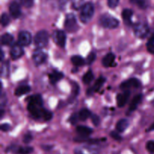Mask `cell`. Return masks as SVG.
<instances>
[{"label": "cell", "instance_id": "1", "mask_svg": "<svg viewBox=\"0 0 154 154\" xmlns=\"http://www.w3.org/2000/svg\"><path fill=\"white\" fill-rule=\"evenodd\" d=\"M27 109L30 114L35 119H43L44 120L48 121L51 119V118L53 117L52 113L44 108L43 105L42 104L29 101Z\"/></svg>", "mask_w": 154, "mask_h": 154}, {"label": "cell", "instance_id": "2", "mask_svg": "<svg viewBox=\"0 0 154 154\" xmlns=\"http://www.w3.org/2000/svg\"><path fill=\"white\" fill-rule=\"evenodd\" d=\"M95 8L93 3L87 2L84 5L80 13V20L84 24H87L91 21L94 14Z\"/></svg>", "mask_w": 154, "mask_h": 154}, {"label": "cell", "instance_id": "3", "mask_svg": "<svg viewBox=\"0 0 154 154\" xmlns=\"http://www.w3.org/2000/svg\"><path fill=\"white\" fill-rule=\"evenodd\" d=\"M49 42V34L46 30H40L35 34L34 42L38 49L45 48Z\"/></svg>", "mask_w": 154, "mask_h": 154}, {"label": "cell", "instance_id": "4", "mask_svg": "<svg viewBox=\"0 0 154 154\" xmlns=\"http://www.w3.org/2000/svg\"><path fill=\"white\" fill-rule=\"evenodd\" d=\"M99 23L102 27L108 29L117 28L120 24L117 18H114L113 16L108 14H105L101 16L100 19H99Z\"/></svg>", "mask_w": 154, "mask_h": 154}, {"label": "cell", "instance_id": "5", "mask_svg": "<svg viewBox=\"0 0 154 154\" xmlns=\"http://www.w3.org/2000/svg\"><path fill=\"white\" fill-rule=\"evenodd\" d=\"M65 29L69 33H75L78 30V25L76 18L73 14H68L64 23Z\"/></svg>", "mask_w": 154, "mask_h": 154}, {"label": "cell", "instance_id": "6", "mask_svg": "<svg viewBox=\"0 0 154 154\" xmlns=\"http://www.w3.org/2000/svg\"><path fill=\"white\" fill-rule=\"evenodd\" d=\"M133 30L136 37L144 39L149 33V27L144 23H136L133 25Z\"/></svg>", "mask_w": 154, "mask_h": 154}, {"label": "cell", "instance_id": "7", "mask_svg": "<svg viewBox=\"0 0 154 154\" xmlns=\"http://www.w3.org/2000/svg\"><path fill=\"white\" fill-rule=\"evenodd\" d=\"M32 38V34L28 31H21L18 35V43L22 46H28L31 44Z\"/></svg>", "mask_w": 154, "mask_h": 154}, {"label": "cell", "instance_id": "8", "mask_svg": "<svg viewBox=\"0 0 154 154\" xmlns=\"http://www.w3.org/2000/svg\"><path fill=\"white\" fill-rule=\"evenodd\" d=\"M54 39L61 48H64L66 43V35L63 30H56L54 33Z\"/></svg>", "mask_w": 154, "mask_h": 154}, {"label": "cell", "instance_id": "9", "mask_svg": "<svg viewBox=\"0 0 154 154\" xmlns=\"http://www.w3.org/2000/svg\"><path fill=\"white\" fill-rule=\"evenodd\" d=\"M10 54L11 57L12 59H14V60H17V59L22 57L24 54V51L23 49L22 45H20L19 43L14 44L11 46V48Z\"/></svg>", "mask_w": 154, "mask_h": 154}, {"label": "cell", "instance_id": "10", "mask_svg": "<svg viewBox=\"0 0 154 154\" xmlns=\"http://www.w3.org/2000/svg\"><path fill=\"white\" fill-rule=\"evenodd\" d=\"M47 59V54L45 52H43L42 51H41L40 49L36 50L35 51H34L32 55V60L34 61L35 64L38 66V65L42 64Z\"/></svg>", "mask_w": 154, "mask_h": 154}, {"label": "cell", "instance_id": "11", "mask_svg": "<svg viewBox=\"0 0 154 154\" xmlns=\"http://www.w3.org/2000/svg\"><path fill=\"white\" fill-rule=\"evenodd\" d=\"M9 11H10L11 16L13 18H18L21 14L20 5L16 2H13L10 4L9 6Z\"/></svg>", "mask_w": 154, "mask_h": 154}, {"label": "cell", "instance_id": "12", "mask_svg": "<svg viewBox=\"0 0 154 154\" xmlns=\"http://www.w3.org/2000/svg\"><path fill=\"white\" fill-rule=\"evenodd\" d=\"M140 86V81L136 78H132L124 81L120 85L121 89H128L130 88H138Z\"/></svg>", "mask_w": 154, "mask_h": 154}, {"label": "cell", "instance_id": "13", "mask_svg": "<svg viewBox=\"0 0 154 154\" xmlns=\"http://www.w3.org/2000/svg\"><path fill=\"white\" fill-rule=\"evenodd\" d=\"M130 96V91H126L123 93H120L117 95V103L119 107H123L126 105Z\"/></svg>", "mask_w": 154, "mask_h": 154}, {"label": "cell", "instance_id": "14", "mask_svg": "<svg viewBox=\"0 0 154 154\" xmlns=\"http://www.w3.org/2000/svg\"><path fill=\"white\" fill-rule=\"evenodd\" d=\"M105 77H99L97 80H96V83L94 84V85L91 88H89L88 91H87V95H92V94L95 93V92H97L100 90L101 88L102 87V85H104V83L105 82Z\"/></svg>", "mask_w": 154, "mask_h": 154}, {"label": "cell", "instance_id": "15", "mask_svg": "<svg viewBox=\"0 0 154 154\" xmlns=\"http://www.w3.org/2000/svg\"><path fill=\"white\" fill-rule=\"evenodd\" d=\"M76 131L82 137H87V136L91 134L92 132H93L92 128H89L87 126H84V125H78L76 128Z\"/></svg>", "mask_w": 154, "mask_h": 154}, {"label": "cell", "instance_id": "16", "mask_svg": "<svg viewBox=\"0 0 154 154\" xmlns=\"http://www.w3.org/2000/svg\"><path fill=\"white\" fill-rule=\"evenodd\" d=\"M133 15V11L131 9L126 8L124 9L122 12V17L124 21L125 24L130 25L132 24V17Z\"/></svg>", "mask_w": 154, "mask_h": 154}, {"label": "cell", "instance_id": "17", "mask_svg": "<svg viewBox=\"0 0 154 154\" xmlns=\"http://www.w3.org/2000/svg\"><path fill=\"white\" fill-rule=\"evenodd\" d=\"M115 54H113V53H108V54L105 56L102 59V64L105 67H108V66H111L113 63V62L115 60Z\"/></svg>", "mask_w": 154, "mask_h": 154}, {"label": "cell", "instance_id": "18", "mask_svg": "<svg viewBox=\"0 0 154 154\" xmlns=\"http://www.w3.org/2000/svg\"><path fill=\"white\" fill-rule=\"evenodd\" d=\"M129 125V122L127 119H122L119 121L116 125V129L118 132H123L126 128H128Z\"/></svg>", "mask_w": 154, "mask_h": 154}, {"label": "cell", "instance_id": "19", "mask_svg": "<svg viewBox=\"0 0 154 154\" xmlns=\"http://www.w3.org/2000/svg\"><path fill=\"white\" fill-rule=\"evenodd\" d=\"M63 73L61 72H58V71H55V72H52L49 75V79L52 84H56L57 82L60 81V79L63 78Z\"/></svg>", "mask_w": 154, "mask_h": 154}, {"label": "cell", "instance_id": "20", "mask_svg": "<svg viewBox=\"0 0 154 154\" xmlns=\"http://www.w3.org/2000/svg\"><path fill=\"white\" fill-rule=\"evenodd\" d=\"M1 42L3 45H11L14 42V37L10 33H5L2 36Z\"/></svg>", "mask_w": 154, "mask_h": 154}, {"label": "cell", "instance_id": "21", "mask_svg": "<svg viewBox=\"0 0 154 154\" xmlns=\"http://www.w3.org/2000/svg\"><path fill=\"white\" fill-rule=\"evenodd\" d=\"M31 91V88L29 85H21L18 87L15 90L14 94L16 96L20 97L22 95H26V94L29 93Z\"/></svg>", "mask_w": 154, "mask_h": 154}, {"label": "cell", "instance_id": "22", "mask_svg": "<svg viewBox=\"0 0 154 154\" xmlns=\"http://www.w3.org/2000/svg\"><path fill=\"white\" fill-rule=\"evenodd\" d=\"M141 100H142V95L139 94V95H135V96L133 98V99H132V103H131L130 106H129V110H130L131 111L135 110V109L137 108L138 104L141 103Z\"/></svg>", "mask_w": 154, "mask_h": 154}, {"label": "cell", "instance_id": "23", "mask_svg": "<svg viewBox=\"0 0 154 154\" xmlns=\"http://www.w3.org/2000/svg\"><path fill=\"white\" fill-rule=\"evenodd\" d=\"M91 112L88 110V109H82L80 110L78 113V116H79L80 120L81 121H85L88 119L90 116H91Z\"/></svg>", "mask_w": 154, "mask_h": 154}, {"label": "cell", "instance_id": "24", "mask_svg": "<svg viewBox=\"0 0 154 154\" xmlns=\"http://www.w3.org/2000/svg\"><path fill=\"white\" fill-rule=\"evenodd\" d=\"M71 60H72V63H73L75 66H83V65L85 63V60H84V59L82 57H81V56L75 55L73 56V57H72Z\"/></svg>", "mask_w": 154, "mask_h": 154}, {"label": "cell", "instance_id": "25", "mask_svg": "<svg viewBox=\"0 0 154 154\" xmlns=\"http://www.w3.org/2000/svg\"><path fill=\"white\" fill-rule=\"evenodd\" d=\"M93 77H94V75H93L92 70H88L85 74H84V76H83V82H84V84L87 85L90 84V83L93 81Z\"/></svg>", "mask_w": 154, "mask_h": 154}, {"label": "cell", "instance_id": "26", "mask_svg": "<svg viewBox=\"0 0 154 154\" xmlns=\"http://www.w3.org/2000/svg\"><path fill=\"white\" fill-rule=\"evenodd\" d=\"M72 7L75 10H78L80 8H82L84 5V0H72Z\"/></svg>", "mask_w": 154, "mask_h": 154}, {"label": "cell", "instance_id": "27", "mask_svg": "<svg viewBox=\"0 0 154 154\" xmlns=\"http://www.w3.org/2000/svg\"><path fill=\"white\" fill-rule=\"evenodd\" d=\"M33 148L32 146H23L20 147L17 150L18 154H30L32 152Z\"/></svg>", "mask_w": 154, "mask_h": 154}, {"label": "cell", "instance_id": "28", "mask_svg": "<svg viewBox=\"0 0 154 154\" xmlns=\"http://www.w3.org/2000/svg\"><path fill=\"white\" fill-rule=\"evenodd\" d=\"M9 65L8 62H5L4 63H2V66L1 69V75L2 77H6L8 75V71H9Z\"/></svg>", "mask_w": 154, "mask_h": 154}, {"label": "cell", "instance_id": "29", "mask_svg": "<svg viewBox=\"0 0 154 154\" xmlns=\"http://www.w3.org/2000/svg\"><path fill=\"white\" fill-rule=\"evenodd\" d=\"M9 22H10V18L8 15L6 13H3L1 16V24L3 27L8 25Z\"/></svg>", "mask_w": 154, "mask_h": 154}, {"label": "cell", "instance_id": "30", "mask_svg": "<svg viewBox=\"0 0 154 154\" xmlns=\"http://www.w3.org/2000/svg\"><path fill=\"white\" fill-rule=\"evenodd\" d=\"M130 2L133 4L138 5L141 8H145L146 6H147V3H146L145 0H130Z\"/></svg>", "mask_w": 154, "mask_h": 154}, {"label": "cell", "instance_id": "31", "mask_svg": "<svg viewBox=\"0 0 154 154\" xmlns=\"http://www.w3.org/2000/svg\"><path fill=\"white\" fill-rule=\"evenodd\" d=\"M96 59V54L94 52H91L87 57V63L88 64H91L92 63L95 61Z\"/></svg>", "mask_w": 154, "mask_h": 154}, {"label": "cell", "instance_id": "32", "mask_svg": "<svg viewBox=\"0 0 154 154\" xmlns=\"http://www.w3.org/2000/svg\"><path fill=\"white\" fill-rule=\"evenodd\" d=\"M146 148H147V151L151 153L154 152V140H149L147 141V144H146Z\"/></svg>", "mask_w": 154, "mask_h": 154}, {"label": "cell", "instance_id": "33", "mask_svg": "<svg viewBox=\"0 0 154 154\" xmlns=\"http://www.w3.org/2000/svg\"><path fill=\"white\" fill-rule=\"evenodd\" d=\"M91 119H92V122H93V123L96 126L99 125V123H100V118H99V116H97V115L92 114L91 115Z\"/></svg>", "mask_w": 154, "mask_h": 154}, {"label": "cell", "instance_id": "34", "mask_svg": "<svg viewBox=\"0 0 154 154\" xmlns=\"http://www.w3.org/2000/svg\"><path fill=\"white\" fill-rule=\"evenodd\" d=\"M120 0H108V5L111 8H115L119 5Z\"/></svg>", "mask_w": 154, "mask_h": 154}, {"label": "cell", "instance_id": "35", "mask_svg": "<svg viewBox=\"0 0 154 154\" xmlns=\"http://www.w3.org/2000/svg\"><path fill=\"white\" fill-rule=\"evenodd\" d=\"M78 119H80L79 116H78V114H77V113H75V114L72 115V116H70V118H69V122L72 124H73V125H75V124L78 122Z\"/></svg>", "mask_w": 154, "mask_h": 154}, {"label": "cell", "instance_id": "36", "mask_svg": "<svg viewBox=\"0 0 154 154\" xmlns=\"http://www.w3.org/2000/svg\"><path fill=\"white\" fill-rule=\"evenodd\" d=\"M20 2L26 8H30L33 5V0H20Z\"/></svg>", "mask_w": 154, "mask_h": 154}, {"label": "cell", "instance_id": "37", "mask_svg": "<svg viewBox=\"0 0 154 154\" xmlns=\"http://www.w3.org/2000/svg\"><path fill=\"white\" fill-rule=\"evenodd\" d=\"M32 136L31 134L28 133V134H26L23 137V142L26 143H28L29 142L32 141Z\"/></svg>", "mask_w": 154, "mask_h": 154}, {"label": "cell", "instance_id": "38", "mask_svg": "<svg viewBox=\"0 0 154 154\" xmlns=\"http://www.w3.org/2000/svg\"><path fill=\"white\" fill-rule=\"evenodd\" d=\"M111 136L114 139V140H121V136H120L118 133L116 132V131H112V132L111 133Z\"/></svg>", "mask_w": 154, "mask_h": 154}, {"label": "cell", "instance_id": "39", "mask_svg": "<svg viewBox=\"0 0 154 154\" xmlns=\"http://www.w3.org/2000/svg\"><path fill=\"white\" fill-rule=\"evenodd\" d=\"M0 128L3 131H8L11 129V126L9 124H2Z\"/></svg>", "mask_w": 154, "mask_h": 154}, {"label": "cell", "instance_id": "40", "mask_svg": "<svg viewBox=\"0 0 154 154\" xmlns=\"http://www.w3.org/2000/svg\"><path fill=\"white\" fill-rule=\"evenodd\" d=\"M147 48L149 52L154 54V43H147Z\"/></svg>", "mask_w": 154, "mask_h": 154}, {"label": "cell", "instance_id": "41", "mask_svg": "<svg viewBox=\"0 0 154 154\" xmlns=\"http://www.w3.org/2000/svg\"><path fill=\"white\" fill-rule=\"evenodd\" d=\"M6 97L5 96V95H2V98H1V106H2V107H3V105H4L5 104H6V99H5L4 100V98H5Z\"/></svg>", "mask_w": 154, "mask_h": 154}, {"label": "cell", "instance_id": "42", "mask_svg": "<svg viewBox=\"0 0 154 154\" xmlns=\"http://www.w3.org/2000/svg\"><path fill=\"white\" fill-rule=\"evenodd\" d=\"M147 43H154V33L151 35V36L150 37V39H149L148 40V42Z\"/></svg>", "mask_w": 154, "mask_h": 154}, {"label": "cell", "instance_id": "43", "mask_svg": "<svg viewBox=\"0 0 154 154\" xmlns=\"http://www.w3.org/2000/svg\"><path fill=\"white\" fill-rule=\"evenodd\" d=\"M153 130H154V122L151 125H150V127L148 128V130H147V131H153Z\"/></svg>", "mask_w": 154, "mask_h": 154}, {"label": "cell", "instance_id": "44", "mask_svg": "<svg viewBox=\"0 0 154 154\" xmlns=\"http://www.w3.org/2000/svg\"><path fill=\"white\" fill-rule=\"evenodd\" d=\"M1 54H2V57H1V60H3V57H4V53H3V51H1Z\"/></svg>", "mask_w": 154, "mask_h": 154}, {"label": "cell", "instance_id": "45", "mask_svg": "<svg viewBox=\"0 0 154 154\" xmlns=\"http://www.w3.org/2000/svg\"><path fill=\"white\" fill-rule=\"evenodd\" d=\"M3 114H4V110H1V117H2Z\"/></svg>", "mask_w": 154, "mask_h": 154}]
</instances>
